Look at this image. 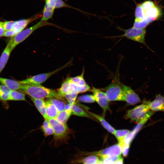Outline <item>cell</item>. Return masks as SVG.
Here are the masks:
<instances>
[{
  "mask_svg": "<svg viewBox=\"0 0 164 164\" xmlns=\"http://www.w3.org/2000/svg\"><path fill=\"white\" fill-rule=\"evenodd\" d=\"M11 90L4 85H0V101H8Z\"/></svg>",
  "mask_w": 164,
  "mask_h": 164,
  "instance_id": "28",
  "label": "cell"
},
{
  "mask_svg": "<svg viewBox=\"0 0 164 164\" xmlns=\"http://www.w3.org/2000/svg\"><path fill=\"white\" fill-rule=\"evenodd\" d=\"M8 101H26L25 94L24 93L16 90H11Z\"/></svg>",
  "mask_w": 164,
  "mask_h": 164,
  "instance_id": "25",
  "label": "cell"
},
{
  "mask_svg": "<svg viewBox=\"0 0 164 164\" xmlns=\"http://www.w3.org/2000/svg\"><path fill=\"white\" fill-rule=\"evenodd\" d=\"M78 100L80 101L87 103H92L95 101L93 95H92L81 96L78 97Z\"/></svg>",
  "mask_w": 164,
  "mask_h": 164,
  "instance_id": "37",
  "label": "cell"
},
{
  "mask_svg": "<svg viewBox=\"0 0 164 164\" xmlns=\"http://www.w3.org/2000/svg\"><path fill=\"white\" fill-rule=\"evenodd\" d=\"M152 114V112L150 110L144 118L138 122V123L132 130L130 131L124 138L122 142L123 145H130L136 135Z\"/></svg>",
  "mask_w": 164,
  "mask_h": 164,
  "instance_id": "8",
  "label": "cell"
},
{
  "mask_svg": "<svg viewBox=\"0 0 164 164\" xmlns=\"http://www.w3.org/2000/svg\"><path fill=\"white\" fill-rule=\"evenodd\" d=\"M0 83L13 90H20L22 86L19 81L1 77H0Z\"/></svg>",
  "mask_w": 164,
  "mask_h": 164,
  "instance_id": "15",
  "label": "cell"
},
{
  "mask_svg": "<svg viewBox=\"0 0 164 164\" xmlns=\"http://www.w3.org/2000/svg\"><path fill=\"white\" fill-rule=\"evenodd\" d=\"M72 114L73 115L82 117H86L91 119H93L92 116L85 111L80 108L75 104L73 105L71 108Z\"/></svg>",
  "mask_w": 164,
  "mask_h": 164,
  "instance_id": "23",
  "label": "cell"
},
{
  "mask_svg": "<svg viewBox=\"0 0 164 164\" xmlns=\"http://www.w3.org/2000/svg\"><path fill=\"white\" fill-rule=\"evenodd\" d=\"M130 145H124L122 146V153L124 157L128 156Z\"/></svg>",
  "mask_w": 164,
  "mask_h": 164,
  "instance_id": "40",
  "label": "cell"
},
{
  "mask_svg": "<svg viewBox=\"0 0 164 164\" xmlns=\"http://www.w3.org/2000/svg\"><path fill=\"white\" fill-rule=\"evenodd\" d=\"M87 112L99 121L103 127L108 132L114 134L115 130L106 121L103 117L89 111Z\"/></svg>",
  "mask_w": 164,
  "mask_h": 164,
  "instance_id": "21",
  "label": "cell"
},
{
  "mask_svg": "<svg viewBox=\"0 0 164 164\" xmlns=\"http://www.w3.org/2000/svg\"><path fill=\"white\" fill-rule=\"evenodd\" d=\"M130 132L129 130L127 129L115 130L114 135L118 143H121Z\"/></svg>",
  "mask_w": 164,
  "mask_h": 164,
  "instance_id": "31",
  "label": "cell"
},
{
  "mask_svg": "<svg viewBox=\"0 0 164 164\" xmlns=\"http://www.w3.org/2000/svg\"><path fill=\"white\" fill-rule=\"evenodd\" d=\"M47 26H55L47 21L40 20L38 22L31 27L25 29L12 37L8 43L12 50L17 45L27 38L36 29Z\"/></svg>",
  "mask_w": 164,
  "mask_h": 164,
  "instance_id": "3",
  "label": "cell"
},
{
  "mask_svg": "<svg viewBox=\"0 0 164 164\" xmlns=\"http://www.w3.org/2000/svg\"><path fill=\"white\" fill-rule=\"evenodd\" d=\"M100 160L97 155H93L81 159H77L72 160L71 164H95Z\"/></svg>",
  "mask_w": 164,
  "mask_h": 164,
  "instance_id": "16",
  "label": "cell"
},
{
  "mask_svg": "<svg viewBox=\"0 0 164 164\" xmlns=\"http://www.w3.org/2000/svg\"><path fill=\"white\" fill-rule=\"evenodd\" d=\"M144 11L145 19L150 23L159 19L162 15L160 9L156 5Z\"/></svg>",
  "mask_w": 164,
  "mask_h": 164,
  "instance_id": "13",
  "label": "cell"
},
{
  "mask_svg": "<svg viewBox=\"0 0 164 164\" xmlns=\"http://www.w3.org/2000/svg\"><path fill=\"white\" fill-rule=\"evenodd\" d=\"M121 157L117 155H109L102 158L103 164H114Z\"/></svg>",
  "mask_w": 164,
  "mask_h": 164,
  "instance_id": "35",
  "label": "cell"
},
{
  "mask_svg": "<svg viewBox=\"0 0 164 164\" xmlns=\"http://www.w3.org/2000/svg\"><path fill=\"white\" fill-rule=\"evenodd\" d=\"M45 1V4L55 9L67 8L79 11L77 9L67 4L63 0H46Z\"/></svg>",
  "mask_w": 164,
  "mask_h": 164,
  "instance_id": "20",
  "label": "cell"
},
{
  "mask_svg": "<svg viewBox=\"0 0 164 164\" xmlns=\"http://www.w3.org/2000/svg\"><path fill=\"white\" fill-rule=\"evenodd\" d=\"M93 96L96 101L102 108L103 111V114L108 110H109V103L108 100L105 92L99 89L93 87L91 90Z\"/></svg>",
  "mask_w": 164,
  "mask_h": 164,
  "instance_id": "9",
  "label": "cell"
},
{
  "mask_svg": "<svg viewBox=\"0 0 164 164\" xmlns=\"http://www.w3.org/2000/svg\"><path fill=\"white\" fill-rule=\"evenodd\" d=\"M149 106L152 111H164V96L157 95L153 101L149 102Z\"/></svg>",
  "mask_w": 164,
  "mask_h": 164,
  "instance_id": "14",
  "label": "cell"
},
{
  "mask_svg": "<svg viewBox=\"0 0 164 164\" xmlns=\"http://www.w3.org/2000/svg\"><path fill=\"white\" fill-rule=\"evenodd\" d=\"M48 100L55 106L59 112L65 110L66 104L64 101L54 98H49Z\"/></svg>",
  "mask_w": 164,
  "mask_h": 164,
  "instance_id": "32",
  "label": "cell"
},
{
  "mask_svg": "<svg viewBox=\"0 0 164 164\" xmlns=\"http://www.w3.org/2000/svg\"><path fill=\"white\" fill-rule=\"evenodd\" d=\"M78 94L75 91H72L65 95L63 97L69 103L73 105L75 104Z\"/></svg>",
  "mask_w": 164,
  "mask_h": 164,
  "instance_id": "34",
  "label": "cell"
},
{
  "mask_svg": "<svg viewBox=\"0 0 164 164\" xmlns=\"http://www.w3.org/2000/svg\"><path fill=\"white\" fill-rule=\"evenodd\" d=\"M149 24L145 19H139L135 18L133 27L137 29H144Z\"/></svg>",
  "mask_w": 164,
  "mask_h": 164,
  "instance_id": "33",
  "label": "cell"
},
{
  "mask_svg": "<svg viewBox=\"0 0 164 164\" xmlns=\"http://www.w3.org/2000/svg\"><path fill=\"white\" fill-rule=\"evenodd\" d=\"M41 127L44 135L46 136L53 134V130L49 121L48 119H45Z\"/></svg>",
  "mask_w": 164,
  "mask_h": 164,
  "instance_id": "29",
  "label": "cell"
},
{
  "mask_svg": "<svg viewBox=\"0 0 164 164\" xmlns=\"http://www.w3.org/2000/svg\"><path fill=\"white\" fill-rule=\"evenodd\" d=\"M149 102H145L127 111L125 117L131 121L138 122L144 118L150 111Z\"/></svg>",
  "mask_w": 164,
  "mask_h": 164,
  "instance_id": "6",
  "label": "cell"
},
{
  "mask_svg": "<svg viewBox=\"0 0 164 164\" xmlns=\"http://www.w3.org/2000/svg\"><path fill=\"white\" fill-rule=\"evenodd\" d=\"M55 9L45 4L42 12L41 20L47 21L51 19L53 15Z\"/></svg>",
  "mask_w": 164,
  "mask_h": 164,
  "instance_id": "22",
  "label": "cell"
},
{
  "mask_svg": "<svg viewBox=\"0 0 164 164\" xmlns=\"http://www.w3.org/2000/svg\"><path fill=\"white\" fill-rule=\"evenodd\" d=\"M71 114V110H64L59 112L56 119L60 122L65 124Z\"/></svg>",
  "mask_w": 164,
  "mask_h": 164,
  "instance_id": "26",
  "label": "cell"
},
{
  "mask_svg": "<svg viewBox=\"0 0 164 164\" xmlns=\"http://www.w3.org/2000/svg\"><path fill=\"white\" fill-rule=\"evenodd\" d=\"M135 18L139 19H145L144 11L140 5H137L135 12Z\"/></svg>",
  "mask_w": 164,
  "mask_h": 164,
  "instance_id": "36",
  "label": "cell"
},
{
  "mask_svg": "<svg viewBox=\"0 0 164 164\" xmlns=\"http://www.w3.org/2000/svg\"><path fill=\"white\" fill-rule=\"evenodd\" d=\"M14 21H6L3 22V27L5 31L12 29Z\"/></svg>",
  "mask_w": 164,
  "mask_h": 164,
  "instance_id": "39",
  "label": "cell"
},
{
  "mask_svg": "<svg viewBox=\"0 0 164 164\" xmlns=\"http://www.w3.org/2000/svg\"><path fill=\"white\" fill-rule=\"evenodd\" d=\"M140 5L144 11L151 8L155 5L153 2L150 0L145 1Z\"/></svg>",
  "mask_w": 164,
  "mask_h": 164,
  "instance_id": "38",
  "label": "cell"
},
{
  "mask_svg": "<svg viewBox=\"0 0 164 164\" xmlns=\"http://www.w3.org/2000/svg\"><path fill=\"white\" fill-rule=\"evenodd\" d=\"M146 32L145 29H139L133 27L128 29L124 30V33L121 36L143 44L149 47L145 41Z\"/></svg>",
  "mask_w": 164,
  "mask_h": 164,
  "instance_id": "7",
  "label": "cell"
},
{
  "mask_svg": "<svg viewBox=\"0 0 164 164\" xmlns=\"http://www.w3.org/2000/svg\"><path fill=\"white\" fill-rule=\"evenodd\" d=\"M45 0V1H46V0Z\"/></svg>",
  "mask_w": 164,
  "mask_h": 164,
  "instance_id": "45",
  "label": "cell"
},
{
  "mask_svg": "<svg viewBox=\"0 0 164 164\" xmlns=\"http://www.w3.org/2000/svg\"><path fill=\"white\" fill-rule=\"evenodd\" d=\"M70 82L72 91H75L78 94L87 91L90 89V87L87 84L81 86L75 84Z\"/></svg>",
  "mask_w": 164,
  "mask_h": 164,
  "instance_id": "27",
  "label": "cell"
},
{
  "mask_svg": "<svg viewBox=\"0 0 164 164\" xmlns=\"http://www.w3.org/2000/svg\"><path fill=\"white\" fill-rule=\"evenodd\" d=\"M95 164H103L102 160H100L98 162H97V163Z\"/></svg>",
  "mask_w": 164,
  "mask_h": 164,
  "instance_id": "44",
  "label": "cell"
},
{
  "mask_svg": "<svg viewBox=\"0 0 164 164\" xmlns=\"http://www.w3.org/2000/svg\"><path fill=\"white\" fill-rule=\"evenodd\" d=\"M84 71H83L81 74L74 77L68 78L70 82L79 85L83 86L87 84L84 79Z\"/></svg>",
  "mask_w": 164,
  "mask_h": 164,
  "instance_id": "30",
  "label": "cell"
},
{
  "mask_svg": "<svg viewBox=\"0 0 164 164\" xmlns=\"http://www.w3.org/2000/svg\"><path fill=\"white\" fill-rule=\"evenodd\" d=\"M122 152V147L119 143L106 148L98 152L90 154L98 155L101 158L109 156H120Z\"/></svg>",
  "mask_w": 164,
  "mask_h": 164,
  "instance_id": "10",
  "label": "cell"
},
{
  "mask_svg": "<svg viewBox=\"0 0 164 164\" xmlns=\"http://www.w3.org/2000/svg\"><path fill=\"white\" fill-rule=\"evenodd\" d=\"M72 105L71 104H70L69 103H68L66 104L65 110H71Z\"/></svg>",
  "mask_w": 164,
  "mask_h": 164,
  "instance_id": "43",
  "label": "cell"
},
{
  "mask_svg": "<svg viewBox=\"0 0 164 164\" xmlns=\"http://www.w3.org/2000/svg\"><path fill=\"white\" fill-rule=\"evenodd\" d=\"M105 93L109 101H125L122 85L117 79L114 80L106 87Z\"/></svg>",
  "mask_w": 164,
  "mask_h": 164,
  "instance_id": "4",
  "label": "cell"
},
{
  "mask_svg": "<svg viewBox=\"0 0 164 164\" xmlns=\"http://www.w3.org/2000/svg\"><path fill=\"white\" fill-rule=\"evenodd\" d=\"M31 100L45 119H48L46 113L45 101L43 99L31 97Z\"/></svg>",
  "mask_w": 164,
  "mask_h": 164,
  "instance_id": "18",
  "label": "cell"
},
{
  "mask_svg": "<svg viewBox=\"0 0 164 164\" xmlns=\"http://www.w3.org/2000/svg\"><path fill=\"white\" fill-rule=\"evenodd\" d=\"M19 91L33 98L43 99L45 98H54L65 101L64 97L59 95L57 91L40 84H22Z\"/></svg>",
  "mask_w": 164,
  "mask_h": 164,
  "instance_id": "1",
  "label": "cell"
},
{
  "mask_svg": "<svg viewBox=\"0 0 164 164\" xmlns=\"http://www.w3.org/2000/svg\"><path fill=\"white\" fill-rule=\"evenodd\" d=\"M45 103L48 119L56 118L59 112L56 107L49 100L45 101Z\"/></svg>",
  "mask_w": 164,
  "mask_h": 164,
  "instance_id": "17",
  "label": "cell"
},
{
  "mask_svg": "<svg viewBox=\"0 0 164 164\" xmlns=\"http://www.w3.org/2000/svg\"><path fill=\"white\" fill-rule=\"evenodd\" d=\"M71 63V62L70 61L63 66L54 71L35 75L23 80L19 81V82L20 84L23 85L40 84L45 82L52 75L70 65Z\"/></svg>",
  "mask_w": 164,
  "mask_h": 164,
  "instance_id": "5",
  "label": "cell"
},
{
  "mask_svg": "<svg viewBox=\"0 0 164 164\" xmlns=\"http://www.w3.org/2000/svg\"><path fill=\"white\" fill-rule=\"evenodd\" d=\"M3 22L0 21V37L3 36L5 31L3 27Z\"/></svg>",
  "mask_w": 164,
  "mask_h": 164,
  "instance_id": "41",
  "label": "cell"
},
{
  "mask_svg": "<svg viewBox=\"0 0 164 164\" xmlns=\"http://www.w3.org/2000/svg\"><path fill=\"white\" fill-rule=\"evenodd\" d=\"M12 50L8 43L0 57V74L5 66Z\"/></svg>",
  "mask_w": 164,
  "mask_h": 164,
  "instance_id": "19",
  "label": "cell"
},
{
  "mask_svg": "<svg viewBox=\"0 0 164 164\" xmlns=\"http://www.w3.org/2000/svg\"><path fill=\"white\" fill-rule=\"evenodd\" d=\"M114 164H123V159L121 157L115 162Z\"/></svg>",
  "mask_w": 164,
  "mask_h": 164,
  "instance_id": "42",
  "label": "cell"
},
{
  "mask_svg": "<svg viewBox=\"0 0 164 164\" xmlns=\"http://www.w3.org/2000/svg\"><path fill=\"white\" fill-rule=\"evenodd\" d=\"M125 101L129 105H134L141 101L138 95L129 87L122 85Z\"/></svg>",
  "mask_w": 164,
  "mask_h": 164,
  "instance_id": "12",
  "label": "cell"
},
{
  "mask_svg": "<svg viewBox=\"0 0 164 164\" xmlns=\"http://www.w3.org/2000/svg\"><path fill=\"white\" fill-rule=\"evenodd\" d=\"M41 17L42 12L28 19L14 21L12 30H13L16 35L23 30L29 23L41 18Z\"/></svg>",
  "mask_w": 164,
  "mask_h": 164,
  "instance_id": "11",
  "label": "cell"
},
{
  "mask_svg": "<svg viewBox=\"0 0 164 164\" xmlns=\"http://www.w3.org/2000/svg\"><path fill=\"white\" fill-rule=\"evenodd\" d=\"M48 120L53 131V141L54 145L58 146L66 142L70 133V130L66 124L61 123L56 118L48 119Z\"/></svg>",
  "mask_w": 164,
  "mask_h": 164,
  "instance_id": "2",
  "label": "cell"
},
{
  "mask_svg": "<svg viewBox=\"0 0 164 164\" xmlns=\"http://www.w3.org/2000/svg\"><path fill=\"white\" fill-rule=\"evenodd\" d=\"M71 91L70 82L68 78L63 83L60 88L57 91L59 95L63 97L65 95Z\"/></svg>",
  "mask_w": 164,
  "mask_h": 164,
  "instance_id": "24",
  "label": "cell"
}]
</instances>
